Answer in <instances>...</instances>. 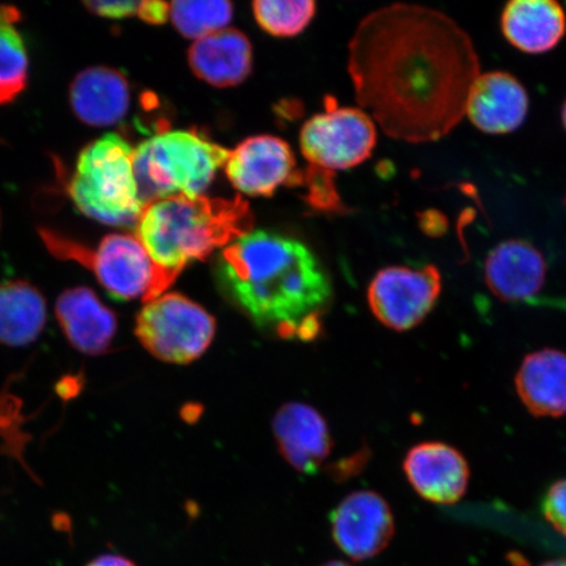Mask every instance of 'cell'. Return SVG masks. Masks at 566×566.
Instances as JSON below:
<instances>
[{
	"instance_id": "1",
	"label": "cell",
	"mask_w": 566,
	"mask_h": 566,
	"mask_svg": "<svg viewBox=\"0 0 566 566\" xmlns=\"http://www.w3.org/2000/svg\"><path fill=\"white\" fill-rule=\"evenodd\" d=\"M348 62L359 105L388 137L409 144L448 136L481 74L470 34L416 4L388 6L360 21Z\"/></svg>"
},
{
	"instance_id": "2",
	"label": "cell",
	"mask_w": 566,
	"mask_h": 566,
	"mask_svg": "<svg viewBox=\"0 0 566 566\" xmlns=\"http://www.w3.org/2000/svg\"><path fill=\"white\" fill-rule=\"evenodd\" d=\"M216 279L259 328L283 338H314L332 298L328 274L298 240L248 232L219 253Z\"/></svg>"
},
{
	"instance_id": "3",
	"label": "cell",
	"mask_w": 566,
	"mask_h": 566,
	"mask_svg": "<svg viewBox=\"0 0 566 566\" xmlns=\"http://www.w3.org/2000/svg\"><path fill=\"white\" fill-rule=\"evenodd\" d=\"M252 226L250 205L242 197L175 196L145 207L136 237L154 263L177 279L189 264L251 232Z\"/></svg>"
},
{
	"instance_id": "4",
	"label": "cell",
	"mask_w": 566,
	"mask_h": 566,
	"mask_svg": "<svg viewBox=\"0 0 566 566\" xmlns=\"http://www.w3.org/2000/svg\"><path fill=\"white\" fill-rule=\"evenodd\" d=\"M134 153L136 148L116 133L83 148L69 184L77 210L112 228H136L145 207L134 174Z\"/></svg>"
},
{
	"instance_id": "5",
	"label": "cell",
	"mask_w": 566,
	"mask_h": 566,
	"mask_svg": "<svg viewBox=\"0 0 566 566\" xmlns=\"http://www.w3.org/2000/svg\"><path fill=\"white\" fill-rule=\"evenodd\" d=\"M229 155L224 147L190 130L163 132L142 142L134 153L142 203L203 196Z\"/></svg>"
},
{
	"instance_id": "6",
	"label": "cell",
	"mask_w": 566,
	"mask_h": 566,
	"mask_svg": "<svg viewBox=\"0 0 566 566\" xmlns=\"http://www.w3.org/2000/svg\"><path fill=\"white\" fill-rule=\"evenodd\" d=\"M39 233L49 252L87 268L113 300L147 303L165 294L176 280L154 263L132 233H111L95 250L51 229Z\"/></svg>"
},
{
	"instance_id": "7",
	"label": "cell",
	"mask_w": 566,
	"mask_h": 566,
	"mask_svg": "<svg viewBox=\"0 0 566 566\" xmlns=\"http://www.w3.org/2000/svg\"><path fill=\"white\" fill-rule=\"evenodd\" d=\"M217 322L201 304L165 293L139 311L136 336L163 363L188 365L203 356L216 337Z\"/></svg>"
},
{
	"instance_id": "8",
	"label": "cell",
	"mask_w": 566,
	"mask_h": 566,
	"mask_svg": "<svg viewBox=\"0 0 566 566\" xmlns=\"http://www.w3.org/2000/svg\"><path fill=\"white\" fill-rule=\"evenodd\" d=\"M377 144V130L366 112L342 108L327 98L325 111L302 127L301 150L311 169L329 175L360 165Z\"/></svg>"
},
{
	"instance_id": "9",
	"label": "cell",
	"mask_w": 566,
	"mask_h": 566,
	"mask_svg": "<svg viewBox=\"0 0 566 566\" xmlns=\"http://www.w3.org/2000/svg\"><path fill=\"white\" fill-rule=\"evenodd\" d=\"M441 290V273L434 265L388 266L375 275L367 300L381 324L405 332L427 318L436 307Z\"/></svg>"
},
{
	"instance_id": "10",
	"label": "cell",
	"mask_w": 566,
	"mask_h": 566,
	"mask_svg": "<svg viewBox=\"0 0 566 566\" xmlns=\"http://www.w3.org/2000/svg\"><path fill=\"white\" fill-rule=\"evenodd\" d=\"M336 546L354 560H367L380 554L395 533L391 509L380 494L353 492L339 502L331 515Z\"/></svg>"
},
{
	"instance_id": "11",
	"label": "cell",
	"mask_w": 566,
	"mask_h": 566,
	"mask_svg": "<svg viewBox=\"0 0 566 566\" xmlns=\"http://www.w3.org/2000/svg\"><path fill=\"white\" fill-rule=\"evenodd\" d=\"M224 168L232 186L245 196L271 197L283 184H302L292 148L273 136L243 140L230 151Z\"/></svg>"
},
{
	"instance_id": "12",
	"label": "cell",
	"mask_w": 566,
	"mask_h": 566,
	"mask_svg": "<svg viewBox=\"0 0 566 566\" xmlns=\"http://www.w3.org/2000/svg\"><path fill=\"white\" fill-rule=\"evenodd\" d=\"M402 469L413 490L433 504H455L469 486V463L443 442L416 444L408 451Z\"/></svg>"
},
{
	"instance_id": "13",
	"label": "cell",
	"mask_w": 566,
	"mask_h": 566,
	"mask_svg": "<svg viewBox=\"0 0 566 566\" xmlns=\"http://www.w3.org/2000/svg\"><path fill=\"white\" fill-rule=\"evenodd\" d=\"M486 286L499 300L531 302L546 285L547 263L527 240H506L493 248L484 265Z\"/></svg>"
},
{
	"instance_id": "14",
	"label": "cell",
	"mask_w": 566,
	"mask_h": 566,
	"mask_svg": "<svg viewBox=\"0 0 566 566\" xmlns=\"http://www.w3.org/2000/svg\"><path fill=\"white\" fill-rule=\"evenodd\" d=\"M55 316L67 342L86 356H103L112 349L118 328L117 316L94 290L73 287L60 295Z\"/></svg>"
},
{
	"instance_id": "15",
	"label": "cell",
	"mask_w": 566,
	"mask_h": 566,
	"mask_svg": "<svg viewBox=\"0 0 566 566\" xmlns=\"http://www.w3.org/2000/svg\"><path fill=\"white\" fill-rule=\"evenodd\" d=\"M528 95L515 76L504 71L481 73L470 92L465 116L486 134L512 133L525 123Z\"/></svg>"
},
{
	"instance_id": "16",
	"label": "cell",
	"mask_w": 566,
	"mask_h": 566,
	"mask_svg": "<svg viewBox=\"0 0 566 566\" xmlns=\"http://www.w3.org/2000/svg\"><path fill=\"white\" fill-rule=\"evenodd\" d=\"M273 431L283 458L304 475H314L331 454L327 422L303 402L283 406L274 416Z\"/></svg>"
},
{
	"instance_id": "17",
	"label": "cell",
	"mask_w": 566,
	"mask_h": 566,
	"mask_svg": "<svg viewBox=\"0 0 566 566\" xmlns=\"http://www.w3.org/2000/svg\"><path fill=\"white\" fill-rule=\"evenodd\" d=\"M129 81L116 69L94 66L83 70L70 86V104L75 116L88 126H115L129 112Z\"/></svg>"
},
{
	"instance_id": "18",
	"label": "cell",
	"mask_w": 566,
	"mask_h": 566,
	"mask_svg": "<svg viewBox=\"0 0 566 566\" xmlns=\"http://www.w3.org/2000/svg\"><path fill=\"white\" fill-rule=\"evenodd\" d=\"M188 56L190 69L201 81L221 88L238 86L252 69L250 40L230 28L197 40Z\"/></svg>"
},
{
	"instance_id": "19",
	"label": "cell",
	"mask_w": 566,
	"mask_h": 566,
	"mask_svg": "<svg viewBox=\"0 0 566 566\" xmlns=\"http://www.w3.org/2000/svg\"><path fill=\"white\" fill-rule=\"evenodd\" d=\"M516 394L537 417L566 415V353L542 349L523 359L515 377Z\"/></svg>"
},
{
	"instance_id": "20",
	"label": "cell",
	"mask_w": 566,
	"mask_h": 566,
	"mask_svg": "<svg viewBox=\"0 0 566 566\" xmlns=\"http://www.w3.org/2000/svg\"><path fill=\"white\" fill-rule=\"evenodd\" d=\"M505 39L521 52L547 53L566 32L563 7L552 0H514L501 18Z\"/></svg>"
},
{
	"instance_id": "21",
	"label": "cell",
	"mask_w": 566,
	"mask_h": 566,
	"mask_svg": "<svg viewBox=\"0 0 566 566\" xmlns=\"http://www.w3.org/2000/svg\"><path fill=\"white\" fill-rule=\"evenodd\" d=\"M48 308L44 295L25 281L0 283V344L27 346L44 331Z\"/></svg>"
},
{
	"instance_id": "22",
	"label": "cell",
	"mask_w": 566,
	"mask_h": 566,
	"mask_svg": "<svg viewBox=\"0 0 566 566\" xmlns=\"http://www.w3.org/2000/svg\"><path fill=\"white\" fill-rule=\"evenodd\" d=\"M20 12L12 6H0V105L15 102L28 83V52L15 25Z\"/></svg>"
},
{
	"instance_id": "23",
	"label": "cell",
	"mask_w": 566,
	"mask_h": 566,
	"mask_svg": "<svg viewBox=\"0 0 566 566\" xmlns=\"http://www.w3.org/2000/svg\"><path fill=\"white\" fill-rule=\"evenodd\" d=\"M232 13V4L224 0H179L169 4V18L176 30L196 41L226 30Z\"/></svg>"
},
{
	"instance_id": "24",
	"label": "cell",
	"mask_w": 566,
	"mask_h": 566,
	"mask_svg": "<svg viewBox=\"0 0 566 566\" xmlns=\"http://www.w3.org/2000/svg\"><path fill=\"white\" fill-rule=\"evenodd\" d=\"M316 4L311 0H259L253 13L263 30L279 38L301 33L315 15Z\"/></svg>"
},
{
	"instance_id": "25",
	"label": "cell",
	"mask_w": 566,
	"mask_h": 566,
	"mask_svg": "<svg viewBox=\"0 0 566 566\" xmlns=\"http://www.w3.org/2000/svg\"><path fill=\"white\" fill-rule=\"evenodd\" d=\"M542 507L549 525L566 536V479L549 488Z\"/></svg>"
},
{
	"instance_id": "26",
	"label": "cell",
	"mask_w": 566,
	"mask_h": 566,
	"mask_svg": "<svg viewBox=\"0 0 566 566\" xmlns=\"http://www.w3.org/2000/svg\"><path fill=\"white\" fill-rule=\"evenodd\" d=\"M140 2H87L84 6L97 17L106 19H125L138 15Z\"/></svg>"
},
{
	"instance_id": "27",
	"label": "cell",
	"mask_w": 566,
	"mask_h": 566,
	"mask_svg": "<svg viewBox=\"0 0 566 566\" xmlns=\"http://www.w3.org/2000/svg\"><path fill=\"white\" fill-rule=\"evenodd\" d=\"M138 17L150 24L166 23L169 17V4L165 2H140Z\"/></svg>"
},
{
	"instance_id": "28",
	"label": "cell",
	"mask_w": 566,
	"mask_h": 566,
	"mask_svg": "<svg viewBox=\"0 0 566 566\" xmlns=\"http://www.w3.org/2000/svg\"><path fill=\"white\" fill-rule=\"evenodd\" d=\"M87 566H137L119 555H103L92 560Z\"/></svg>"
},
{
	"instance_id": "29",
	"label": "cell",
	"mask_w": 566,
	"mask_h": 566,
	"mask_svg": "<svg viewBox=\"0 0 566 566\" xmlns=\"http://www.w3.org/2000/svg\"><path fill=\"white\" fill-rule=\"evenodd\" d=\"M76 381V378H65L60 381V385L56 386V391H59L61 398H73L80 391L81 386Z\"/></svg>"
},
{
	"instance_id": "30",
	"label": "cell",
	"mask_w": 566,
	"mask_h": 566,
	"mask_svg": "<svg viewBox=\"0 0 566 566\" xmlns=\"http://www.w3.org/2000/svg\"><path fill=\"white\" fill-rule=\"evenodd\" d=\"M542 566H566V560H564V558H560V560L548 562L546 564H543Z\"/></svg>"
},
{
	"instance_id": "31",
	"label": "cell",
	"mask_w": 566,
	"mask_h": 566,
	"mask_svg": "<svg viewBox=\"0 0 566 566\" xmlns=\"http://www.w3.org/2000/svg\"><path fill=\"white\" fill-rule=\"evenodd\" d=\"M322 566H352V565L346 564L344 562H331V563L324 564Z\"/></svg>"
},
{
	"instance_id": "32",
	"label": "cell",
	"mask_w": 566,
	"mask_h": 566,
	"mask_svg": "<svg viewBox=\"0 0 566 566\" xmlns=\"http://www.w3.org/2000/svg\"><path fill=\"white\" fill-rule=\"evenodd\" d=\"M562 116H563V123H564V126H565V129H566V102H565V104L563 106Z\"/></svg>"
}]
</instances>
